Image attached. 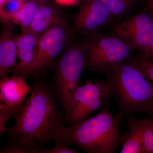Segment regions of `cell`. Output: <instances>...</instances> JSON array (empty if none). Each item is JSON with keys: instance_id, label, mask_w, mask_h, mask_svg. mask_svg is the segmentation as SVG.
Listing matches in <instances>:
<instances>
[{"instance_id": "cell-1", "label": "cell", "mask_w": 153, "mask_h": 153, "mask_svg": "<svg viewBox=\"0 0 153 153\" xmlns=\"http://www.w3.org/2000/svg\"><path fill=\"white\" fill-rule=\"evenodd\" d=\"M30 94L13 116L15 125L5 133L9 140L3 153H42L64 125V114L52 85L43 78L37 79Z\"/></svg>"}, {"instance_id": "cell-2", "label": "cell", "mask_w": 153, "mask_h": 153, "mask_svg": "<svg viewBox=\"0 0 153 153\" xmlns=\"http://www.w3.org/2000/svg\"><path fill=\"white\" fill-rule=\"evenodd\" d=\"M109 103L96 115L74 125H63L55 142L74 145L88 153H114L121 143L120 121L124 117L119 113L114 116Z\"/></svg>"}, {"instance_id": "cell-3", "label": "cell", "mask_w": 153, "mask_h": 153, "mask_svg": "<svg viewBox=\"0 0 153 153\" xmlns=\"http://www.w3.org/2000/svg\"><path fill=\"white\" fill-rule=\"evenodd\" d=\"M104 74L111 85L120 114L126 117L137 112L150 113L153 108V82L129 60Z\"/></svg>"}, {"instance_id": "cell-4", "label": "cell", "mask_w": 153, "mask_h": 153, "mask_svg": "<svg viewBox=\"0 0 153 153\" xmlns=\"http://www.w3.org/2000/svg\"><path fill=\"white\" fill-rule=\"evenodd\" d=\"M76 37L64 49L53 65V89L66 112L74 91L80 83L85 67L87 37L76 41Z\"/></svg>"}, {"instance_id": "cell-5", "label": "cell", "mask_w": 153, "mask_h": 153, "mask_svg": "<svg viewBox=\"0 0 153 153\" xmlns=\"http://www.w3.org/2000/svg\"><path fill=\"white\" fill-rule=\"evenodd\" d=\"M85 69L105 74L119 67L132 57L133 49L120 38L98 33L87 37Z\"/></svg>"}, {"instance_id": "cell-6", "label": "cell", "mask_w": 153, "mask_h": 153, "mask_svg": "<svg viewBox=\"0 0 153 153\" xmlns=\"http://www.w3.org/2000/svg\"><path fill=\"white\" fill-rule=\"evenodd\" d=\"M112 97V87L107 79L80 82L65 112L64 124L72 126L87 119L94 112L109 103Z\"/></svg>"}, {"instance_id": "cell-7", "label": "cell", "mask_w": 153, "mask_h": 153, "mask_svg": "<svg viewBox=\"0 0 153 153\" xmlns=\"http://www.w3.org/2000/svg\"><path fill=\"white\" fill-rule=\"evenodd\" d=\"M76 37L66 19L47 30L39 38L35 59L24 76L43 78L56 58Z\"/></svg>"}, {"instance_id": "cell-8", "label": "cell", "mask_w": 153, "mask_h": 153, "mask_svg": "<svg viewBox=\"0 0 153 153\" xmlns=\"http://www.w3.org/2000/svg\"><path fill=\"white\" fill-rule=\"evenodd\" d=\"M112 32L133 50L148 57L153 40V15L149 11L127 16L115 24Z\"/></svg>"}, {"instance_id": "cell-9", "label": "cell", "mask_w": 153, "mask_h": 153, "mask_svg": "<svg viewBox=\"0 0 153 153\" xmlns=\"http://www.w3.org/2000/svg\"><path fill=\"white\" fill-rule=\"evenodd\" d=\"M113 19L100 0H82L71 25L76 36L89 37L98 33Z\"/></svg>"}, {"instance_id": "cell-10", "label": "cell", "mask_w": 153, "mask_h": 153, "mask_svg": "<svg viewBox=\"0 0 153 153\" xmlns=\"http://www.w3.org/2000/svg\"><path fill=\"white\" fill-rule=\"evenodd\" d=\"M24 75L7 76L0 82V109L12 111L15 114L30 94L31 85Z\"/></svg>"}, {"instance_id": "cell-11", "label": "cell", "mask_w": 153, "mask_h": 153, "mask_svg": "<svg viewBox=\"0 0 153 153\" xmlns=\"http://www.w3.org/2000/svg\"><path fill=\"white\" fill-rule=\"evenodd\" d=\"M39 38L28 32L15 35L16 43L17 60L13 68L14 75H25L33 64Z\"/></svg>"}, {"instance_id": "cell-12", "label": "cell", "mask_w": 153, "mask_h": 153, "mask_svg": "<svg viewBox=\"0 0 153 153\" xmlns=\"http://www.w3.org/2000/svg\"><path fill=\"white\" fill-rule=\"evenodd\" d=\"M65 19L59 9L49 1L41 3L27 32L40 38L47 30Z\"/></svg>"}, {"instance_id": "cell-13", "label": "cell", "mask_w": 153, "mask_h": 153, "mask_svg": "<svg viewBox=\"0 0 153 153\" xmlns=\"http://www.w3.org/2000/svg\"><path fill=\"white\" fill-rule=\"evenodd\" d=\"M17 60L15 35L11 27L4 24L0 34V79L13 72Z\"/></svg>"}, {"instance_id": "cell-14", "label": "cell", "mask_w": 153, "mask_h": 153, "mask_svg": "<svg viewBox=\"0 0 153 153\" xmlns=\"http://www.w3.org/2000/svg\"><path fill=\"white\" fill-rule=\"evenodd\" d=\"M126 125L129 128L120 153H141L145 131L152 121L150 118H138L133 115L127 117Z\"/></svg>"}, {"instance_id": "cell-15", "label": "cell", "mask_w": 153, "mask_h": 153, "mask_svg": "<svg viewBox=\"0 0 153 153\" xmlns=\"http://www.w3.org/2000/svg\"><path fill=\"white\" fill-rule=\"evenodd\" d=\"M39 4L34 1L27 0L22 9L11 17L10 27L12 28L11 24L18 25L22 32H27Z\"/></svg>"}, {"instance_id": "cell-16", "label": "cell", "mask_w": 153, "mask_h": 153, "mask_svg": "<svg viewBox=\"0 0 153 153\" xmlns=\"http://www.w3.org/2000/svg\"><path fill=\"white\" fill-rule=\"evenodd\" d=\"M113 19H121L127 16L133 7L135 0H100Z\"/></svg>"}, {"instance_id": "cell-17", "label": "cell", "mask_w": 153, "mask_h": 153, "mask_svg": "<svg viewBox=\"0 0 153 153\" xmlns=\"http://www.w3.org/2000/svg\"><path fill=\"white\" fill-rule=\"evenodd\" d=\"M27 1L8 0L3 6L0 7V18L3 24L10 27L11 17L22 9Z\"/></svg>"}, {"instance_id": "cell-18", "label": "cell", "mask_w": 153, "mask_h": 153, "mask_svg": "<svg viewBox=\"0 0 153 153\" xmlns=\"http://www.w3.org/2000/svg\"><path fill=\"white\" fill-rule=\"evenodd\" d=\"M131 62L145 76L153 82V62L147 57L138 54L131 57Z\"/></svg>"}, {"instance_id": "cell-19", "label": "cell", "mask_w": 153, "mask_h": 153, "mask_svg": "<svg viewBox=\"0 0 153 153\" xmlns=\"http://www.w3.org/2000/svg\"><path fill=\"white\" fill-rule=\"evenodd\" d=\"M141 153H153V120L145 131Z\"/></svg>"}, {"instance_id": "cell-20", "label": "cell", "mask_w": 153, "mask_h": 153, "mask_svg": "<svg viewBox=\"0 0 153 153\" xmlns=\"http://www.w3.org/2000/svg\"><path fill=\"white\" fill-rule=\"evenodd\" d=\"M55 145L49 149H45L42 153H78L79 152L72 149L68 145L61 142H57Z\"/></svg>"}, {"instance_id": "cell-21", "label": "cell", "mask_w": 153, "mask_h": 153, "mask_svg": "<svg viewBox=\"0 0 153 153\" xmlns=\"http://www.w3.org/2000/svg\"><path fill=\"white\" fill-rule=\"evenodd\" d=\"M55 3L60 6H71L74 5L80 0H54Z\"/></svg>"}, {"instance_id": "cell-22", "label": "cell", "mask_w": 153, "mask_h": 153, "mask_svg": "<svg viewBox=\"0 0 153 153\" xmlns=\"http://www.w3.org/2000/svg\"><path fill=\"white\" fill-rule=\"evenodd\" d=\"M149 60L153 62V40L151 44L150 49L149 52L147 57Z\"/></svg>"}, {"instance_id": "cell-23", "label": "cell", "mask_w": 153, "mask_h": 153, "mask_svg": "<svg viewBox=\"0 0 153 153\" xmlns=\"http://www.w3.org/2000/svg\"><path fill=\"white\" fill-rule=\"evenodd\" d=\"M149 12L153 15V0H149L148 3Z\"/></svg>"}, {"instance_id": "cell-24", "label": "cell", "mask_w": 153, "mask_h": 153, "mask_svg": "<svg viewBox=\"0 0 153 153\" xmlns=\"http://www.w3.org/2000/svg\"><path fill=\"white\" fill-rule=\"evenodd\" d=\"M31 1H34L39 3V4H41V3L49 1V0H31Z\"/></svg>"}, {"instance_id": "cell-25", "label": "cell", "mask_w": 153, "mask_h": 153, "mask_svg": "<svg viewBox=\"0 0 153 153\" xmlns=\"http://www.w3.org/2000/svg\"><path fill=\"white\" fill-rule=\"evenodd\" d=\"M148 116L150 118L152 119L153 120V108L152 110V111H151L150 113L148 115Z\"/></svg>"}, {"instance_id": "cell-26", "label": "cell", "mask_w": 153, "mask_h": 153, "mask_svg": "<svg viewBox=\"0 0 153 153\" xmlns=\"http://www.w3.org/2000/svg\"><path fill=\"white\" fill-rule=\"evenodd\" d=\"M8 0H0V7L3 6Z\"/></svg>"}]
</instances>
